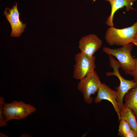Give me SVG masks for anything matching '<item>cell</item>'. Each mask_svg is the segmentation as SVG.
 <instances>
[{
	"label": "cell",
	"instance_id": "cell-5",
	"mask_svg": "<svg viewBox=\"0 0 137 137\" xmlns=\"http://www.w3.org/2000/svg\"><path fill=\"white\" fill-rule=\"evenodd\" d=\"M95 59L94 56H90L81 52L76 54L75 57V63L74 66L73 78L80 80L94 71L96 68Z\"/></svg>",
	"mask_w": 137,
	"mask_h": 137
},
{
	"label": "cell",
	"instance_id": "cell-6",
	"mask_svg": "<svg viewBox=\"0 0 137 137\" xmlns=\"http://www.w3.org/2000/svg\"><path fill=\"white\" fill-rule=\"evenodd\" d=\"M18 4L15 3L11 9L5 8L4 14L7 19L9 23L12 31L10 37H19L26 27V23L23 24L20 19V13L17 8Z\"/></svg>",
	"mask_w": 137,
	"mask_h": 137
},
{
	"label": "cell",
	"instance_id": "cell-9",
	"mask_svg": "<svg viewBox=\"0 0 137 137\" xmlns=\"http://www.w3.org/2000/svg\"><path fill=\"white\" fill-rule=\"evenodd\" d=\"M94 2L96 0H93ZM109 2L110 3L111 10L110 15L107 18L106 24L110 27H114L113 18L115 13L119 9L125 7L127 11L130 10H135L132 6L136 0H104Z\"/></svg>",
	"mask_w": 137,
	"mask_h": 137
},
{
	"label": "cell",
	"instance_id": "cell-3",
	"mask_svg": "<svg viewBox=\"0 0 137 137\" xmlns=\"http://www.w3.org/2000/svg\"><path fill=\"white\" fill-rule=\"evenodd\" d=\"M36 108L22 101L14 100L10 103H5L3 114L6 121L20 120L26 118L36 110Z\"/></svg>",
	"mask_w": 137,
	"mask_h": 137
},
{
	"label": "cell",
	"instance_id": "cell-17",
	"mask_svg": "<svg viewBox=\"0 0 137 137\" xmlns=\"http://www.w3.org/2000/svg\"><path fill=\"white\" fill-rule=\"evenodd\" d=\"M31 136L28 134H22L21 136V137H31Z\"/></svg>",
	"mask_w": 137,
	"mask_h": 137
},
{
	"label": "cell",
	"instance_id": "cell-1",
	"mask_svg": "<svg viewBox=\"0 0 137 137\" xmlns=\"http://www.w3.org/2000/svg\"><path fill=\"white\" fill-rule=\"evenodd\" d=\"M137 32V21L132 26L122 29L110 27L105 35L106 42L111 46H122L132 43Z\"/></svg>",
	"mask_w": 137,
	"mask_h": 137
},
{
	"label": "cell",
	"instance_id": "cell-16",
	"mask_svg": "<svg viewBox=\"0 0 137 137\" xmlns=\"http://www.w3.org/2000/svg\"><path fill=\"white\" fill-rule=\"evenodd\" d=\"M132 43L134 45L137 46V32L135 35Z\"/></svg>",
	"mask_w": 137,
	"mask_h": 137
},
{
	"label": "cell",
	"instance_id": "cell-13",
	"mask_svg": "<svg viewBox=\"0 0 137 137\" xmlns=\"http://www.w3.org/2000/svg\"><path fill=\"white\" fill-rule=\"evenodd\" d=\"M4 98L1 96L0 97V126H6L7 125V122L5 120L3 114V107L5 103Z\"/></svg>",
	"mask_w": 137,
	"mask_h": 137
},
{
	"label": "cell",
	"instance_id": "cell-7",
	"mask_svg": "<svg viewBox=\"0 0 137 137\" xmlns=\"http://www.w3.org/2000/svg\"><path fill=\"white\" fill-rule=\"evenodd\" d=\"M102 41L97 36L90 34L82 37L79 42L78 47L80 52L92 56L100 48Z\"/></svg>",
	"mask_w": 137,
	"mask_h": 137
},
{
	"label": "cell",
	"instance_id": "cell-4",
	"mask_svg": "<svg viewBox=\"0 0 137 137\" xmlns=\"http://www.w3.org/2000/svg\"><path fill=\"white\" fill-rule=\"evenodd\" d=\"M77 85V89L82 94L84 102L88 104L93 101L91 96L98 91L102 83L96 72L94 70L80 80Z\"/></svg>",
	"mask_w": 137,
	"mask_h": 137
},
{
	"label": "cell",
	"instance_id": "cell-10",
	"mask_svg": "<svg viewBox=\"0 0 137 137\" xmlns=\"http://www.w3.org/2000/svg\"><path fill=\"white\" fill-rule=\"evenodd\" d=\"M124 105L133 113L137 120V85L125 95Z\"/></svg>",
	"mask_w": 137,
	"mask_h": 137
},
{
	"label": "cell",
	"instance_id": "cell-14",
	"mask_svg": "<svg viewBox=\"0 0 137 137\" xmlns=\"http://www.w3.org/2000/svg\"><path fill=\"white\" fill-rule=\"evenodd\" d=\"M135 64L134 67L129 74L133 76L134 81L137 82V58H134Z\"/></svg>",
	"mask_w": 137,
	"mask_h": 137
},
{
	"label": "cell",
	"instance_id": "cell-2",
	"mask_svg": "<svg viewBox=\"0 0 137 137\" xmlns=\"http://www.w3.org/2000/svg\"><path fill=\"white\" fill-rule=\"evenodd\" d=\"M133 45V44L131 43L117 48L105 47L102 48V50L108 55L116 57L120 67L128 75L132 71L135 65V59L131 54Z\"/></svg>",
	"mask_w": 137,
	"mask_h": 137
},
{
	"label": "cell",
	"instance_id": "cell-15",
	"mask_svg": "<svg viewBox=\"0 0 137 137\" xmlns=\"http://www.w3.org/2000/svg\"><path fill=\"white\" fill-rule=\"evenodd\" d=\"M126 137H137V134L134 130L131 129L128 132Z\"/></svg>",
	"mask_w": 137,
	"mask_h": 137
},
{
	"label": "cell",
	"instance_id": "cell-8",
	"mask_svg": "<svg viewBox=\"0 0 137 137\" xmlns=\"http://www.w3.org/2000/svg\"><path fill=\"white\" fill-rule=\"evenodd\" d=\"M97 95L94 99L95 103H98L102 100H106L110 101L117 114L118 119H121L120 110L116 101L117 96V91L113 90L104 83L102 84L98 89Z\"/></svg>",
	"mask_w": 137,
	"mask_h": 137
},
{
	"label": "cell",
	"instance_id": "cell-18",
	"mask_svg": "<svg viewBox=\"0 0 137 137\" xmlns=\"http://www.w3.org/2000/svg\"><path fill=\"white\" fill-rule=\"evenodd\" d=\"M0 137H8L5 134H3V133L0 132Z\"/></svg>",
	"mask_w": 137,
	"mask_h": 137
},
{
	"label": "cell",
	"instance_id": "cell-12",
	"mask_svg": "<svg viewBox=\"0 0 137 137\" xmlns=\"http://www.w3.org/2000/svg\"><path fill=\"white\" fill-rule=\"evenodd\" d=\"M118 130V134L122 137H126L127 134L131 129L130 126L126 120H120Z\"/></svg>",
	"mask_w": 137,
	"mask_h": 137
},
{
	"label": "cell",
	"instance_id": "cell-11",
	"mask_svg": "<svg viewBox=\"0 0 137 137\" xmlns=\"http://www.w3.org/2000/svg\"><path fill=\"white\" fill-rule=\"evenodd\" d=\"M119 109L121 119L126 121L137 134V120L133 113L124 104Z\"/></svg>",
	"mask_w": 137,
	"mask_h": 137
}]
</instances>
